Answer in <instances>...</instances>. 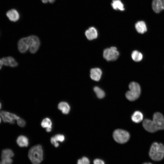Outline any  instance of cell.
Segmentation results:
<instances>
[{
    "mask_svg": "<svg viewBox=\"0 0 164 164\" xmlns=\"http://www.w3.org/2000/svg\"><path fill=\"white\" fill-rule=\"evenodd\" d=\"M90 163L89 159L85 156H83L78 159L77 162V164H90Z\"/></svg>",
    "mask_w": 164,
    "mask_h": 164,
    "instance_id": "obj_24",
    "label": "cell"
},
{
    "mask_svg": "<svg viewBox=\"0 0 164 164\" xmlns=\"http://www.w3.org/2000/svg\"><path fill=\"white\" fill-rule=\"evenodd\" d=\"M40 45L38 37L32 35L20 39L18 43V49L22 53H25L29 50L31 53H34L38 50Z\"/></svg>",
    "mask_w": 164,
    "mask_h": 164,
    "instance_id": "obj_1",
    "label": "cell"
},
{
    "mask_svg": "<svg viewBox=\"0 0 164 164\" xmlns=\"http://www.w3.org/2000/svg\"><path fill=\"white\" fill-rule=\"evenodd\" d=\"M55 0H48V2L50 3H52L54 2Z\"/></svg>",
    "mask_w": 164,
    "mask_h": 164,
    "instance_id": "obj_30",
    "label": "cell"
},
{
    "mask_svg": "<svg viewBox=\"0 0 164 164\" xmlns=\"http://www.w3.org/2000/svg\"><path fill=\"white\" fill-rule=\"evenodd\" d=\"M3 63L1 59H0V70L1 69L3 65Z\"/></svg>",
    "mask_w": 164,
    "mask_h": 164,
    "instance_id": "obj_28",
    "label": "cell"
},
{
    "mask_svg": "<svg viewBox=\"0 0 164 164\" xmlns=\"http://www.w3.org/2000/svg\"><path fill=\"white\" fill-rule=\"evenodd\" d=\"M135 27L137 31L140 34H143L147 31L146 24L143 21L137 22L135 24Z\"/></svg>",
    "mask_w": 164,
    "mask_h": 164,
    "instance_id": "obj_15",
    "label": "cell"
},
{
    "mask_svg": "<svg viewBox=\"0 0 164 164\" xmlns=\"http://www.w3.org/2000/svg\"><path fill=\"white\" fill-rule=\"evenodd\" d=\"M152 7L155 13L160 12L164 9V0H153Z\"/></svg>",
    "mask_w": 164,
    "mask_h": 164,
    "instance_id": "obj_9",
    "label": "cell"
},
{
    "mask_svg": "<svg viewBox=\"0 0 164 164\" xmlns=\"http://www.w3.org/2000/svg\"><path fill=\"white\" fill-rule=\"evenodd\" d=\"M41 125L43 128H46L47 132H50L51 131L52 128V123L50 118H46L43 119L41 122Z\"/></svg>",
    "mask_w": 164,
    "mask_h": 164,
    "instance_id": "obj_18",
    "label": "cell"
},
{
    "mask_svg": "<svg viewBox=\"0 0 164 164\" xmlns=\"http://www.w3.org/2000/svg\"><path fill=\"white\" fill-rule=\"evenodd\" d=\"M129 90L125 94L127 99L131 101L137 100L139 97L141 93V89L139 84L135 82H131L128 86Z\"/></svg>",
    "mask_w": 164,
    "mask_h": 164,
    "instance_id": "obj_5",
    "label": "cell"
},
{
    "mask_svg": "<svg viewBox=\"0 0 164 164\" xmlns=\"http://www.w3.org/2000/svg\"><path fill=\"white\" fill-rule=\"evenodd\" d=\"M16 142L18 145L21 147H26L29 144L28 138L23 135H21L18 137L16 140Z\"/></svg>",
    "mask_w": 164,
    "mask_h": 164,
    "instance_id": "obj_17",
    "label": "cell"
},
{
    "mask_svg": "<svg viewBox=\"0 0 164 164\" xmlns=\"http://www.w3.org/2000/svg\"><path fill=\"white\" fill-rule=\"evenodd\" d=\"M149 155L153 160L158 161L164 157V145L156 142L153 143L150 148Z\"/></svg>",
    "mask_w": 164,
    "mask_h": 164,
    "instance_id": "obj_4",
    "label": "cell"
},
{
    "mask_svg": "<svg viewBox=\"0 0 164 164\" xmlns=\"http://www.w3.org/2000/svg\"><path fill=\"white\" fill-rule=\"evenodd\" d=\"M94 91L98 98L102 99L105 96V93L99 87L97 86L94 87Z\"/></svg>",
    "mask_w": 164,
    "mask_h": 164,
    "instance_id": "obj_23",
    "label": "cell"
},
{
    "mask_svg": "<svg viewBox=\"0 0 164 164\" xmlns=\"http://www.w3.org/2000/svg\"><path fill=\"white\" fill-rule=\"evenodd\" d=\"M111 5L112 8L115 10L123 11L125 9L124 5L121 0H113Z\"/></svg>",
    "mask_w": 164,
    "mask_h": 164,
    "instance_id": "obj_20",
    "label": "cell"
},
{
    "mask_svg": "<svg viewBox=\"0 0 164 164\" xmlns=\"http://www.w3.org/2000/svg\"><path fill=\"white\" fill-rule=\"evenodd\" d=\"M13 162L11 158L2 159L0 162V164H12Z\"/></svg>",
    "mask_w": 164,
    "mask_h": 164,
    "instance_id": "obj_25",
    "label": "cell"
},
{
    "mask_svg": "<svg viewBox=\"0 0 164 164\" xmlns=\"http://www.w3.org/2000/svg\"><path fill=\"white\" fill-rule=\"evenodd\" d=\"M0 115L4 122L12 124H14L15 121L20 118L15 114L4 111L0 112Z\"/></svg>",
    "mask_w": 164,
    "mask_h": 164,
    "instance_id": "obj_8",
    "label": "cell"
},
{
    "mask_svg": "<svg viewBox=\"0 0 164 164\" xmlns=\"http://www.w3.org/2000/svg\"><path fill=\"white\" fill-rule=\"evenodd\" d=\"M113 137L114 140L117 142L124 144L128 141L130 135L129 133L125 130L117 129L114 132Z\"/></svg>",
    "mask_w": 164,
    "mask_h": 164,
    "instance_id": "obj_6",
    "label": "cell"
},
{
    "mask_svg": "<svg viewBox=\"0 0 164 164\" xmlns=\"http://www.w3.org/2000/svg\"><path fill=\"white\" fill-rule=\"evenodd\" d=\"M41 1L44 3H46L48 2V0H41Z\"/></svg>",
    "mask_w": 164,
    "mask_h": 164,
    "instance_id": "obj_29",
    "label": "cell"
},
{
    "mask_svg": "<svg viewBox=\"0 0 164 164\" xmlns=\"http://www.w3.org/2000/svg\"><path fill=\"white\" fill-rule=\"evenodd\" d=\"M102 71L101 70L98 68H92L90 70V77L95 81H99L101 77Z\"/></svg>",
    "mask_w": 164,
    "mask_h": 164,
    "instance_id": "obj_11",
    "label": "cell"
},
{
    "mask_svg": "<svg viewBox=\"0 0 164 164\" xmlns=\"http://www.w3.org/2000/svg\"><path fill=\"white\" fill-rule=\"evenodd\" d=\"M1 108H2V104L1 102H0V109H1Z\"/></svg>",
    "mask_w": 164,
    "mask_h": 164,
    "instance_id": "obj_32",
    "label": "cell"
},
{
    "mask_svg": "<svg viewBox=\"0 0 164 164\" xmlns=\"http://www.w3.org/2000/svg\"><path fill=\"white\" fill-rule=\"evenodd\" d=\"M58 108L64 114H68L70 111V106L68 103L65 101H61L59 103Z\"/></svg>",
    "mask_w": 164,
    "mask_h": 164,
    "instance_id": "obj_16",
    "label": "cell"
},
{
    "mask_svg": "<svg viewBox=\"0 0 164 164\" xmlns=\"http://www.w3.org/2000/svg\"><path fill=\"white\" fill-rule=\"evenodd\" d=\"M142 125L146 131L151 133L163 130L164 129V117L159 112H155L153 114L152 120L145 119L143 121Z\"/></svg>",
    "mask_w": 164,
    "mask_h": 164,
    "instance_id": "obj_2",
    "label": "cell"
},
{
    "mask_svg": "<svg viewBox=\"0 0 164 164\" xmlns=\"http://www.w3.org/2000/svg\"><path fill=\"white\" fill-rule=\"evenodd\" d=\"M6 15L11 21L14 22L18 21L20 17L18 12L14 9L8 11L6 13Z\"/></svg>",
    "mask_w": 164,
    "mask_h": 164,
    "instance_id": "obj_12",
    "label": "cell"
},
{
    "mask_svg": "<svg viewBox=\"0 0 164 164\" xmlns=\"http://www.w3.org/2000/svg\"><path fill=\"white\" fill-rule=\"evenodd\" d=\"M3 64L6 66L15 67L18 65V63L12 57L9 56L4 57L2 58Z\"/></svg>",
    "mask_w": 164,
    "mask_h": 164,
    "instance_id": "obj_14",
    "label": "cell"
},
{
    "mask_svg": "<svg viewBox=\"0 0 164 164\" xmlns=\"http://www.w3.org/2000/svg\"><path fill=\"white\" fill-rule=\"evenodd\" d=\"M65 140V136L62 134H58L50 138V142L51 144L55 147L59 146V144L58 142H63Z\"/></svg>",
    "mask_w": 164,
    "mask_h": 164,
    "instance_id": "obj_13",
    "label": "cell"
},
{
    "mask_svg": "<svg viewBox=\"0 0 164 164\" xmlns=\"http://www.w3.org/2000/svg\"><path fill=\"white\" fill-rule=\"evenodd\" d=\"M1 122V118L0 117V123Z\"/></svg>",
    "mask_w": 164,
    "mask_h": 164,
    "instance_id": "obj_33",
    "label": "cell"
},
{
    "mask_svg": "<svg viewBox=\"0 0 164 164\" xmlns=\"http://www.w3.org/2000/svg\"><path fill=\"white\" fill-rule=\"evenodd\" d=\"M14 156L13 151L11 149H6L3 150L1 153L2 159L11 158Z\"/></svg>",
    "mask_w": 164,
    "mask_h": 164,
    "instance_id": "obj_21",
    "label": "cell"
},
{
    "mask_svg": "<svg viewBox=\"0 0 164 164\" xmlns=\"http://www.w3.org/2000/svg\"><path fill=\"white\" fill-rule=\"evenodd\" d=\"M131 57L134 61L138 62L142 60L143 58V55L140 52L135 50L132 52Z\"/></svg>",
    "mask_w": 164,
    "mask_h": 164,
    "instance_id": "obj_22",
    "label": "cell"
},
{
    "mask_svg": "<svg viewBox=\"0 0 164 164\" xmlns=\"http://www.w3.org/2000/svg\"><path fill=\"white\" fill-rule=\"evenodd\" d=\"M85 35L87 39L92 40L97 37L98 32L95 28L91 27L86 31Z\"/></svg>",
    "mask_w": 164,
    "mask_h": 164,
    "instance_id": "obj_10",
    "label": "cell"
},
{
    "mask_svg": "<svg viewBox=\"0 0 164 164\" xmlns=\"http://www.w3.org/2000/svg\"><path fill=\"white\" fill-rule=\"evenodd\" d=\"M28 157L33 164H39L43 159V150L39 144L35 145L29 149Z\"/></svg>",
    "mask_w": 164,
    "mask_h": 164,
    "instance_id": "obj_3",
    "label": "cell"
},
{
    "mask_svg": "<svg viewBox=\"0 0 164 164\" xmlns=\"http://www.w3.org/2000/svg\"><path fill=\"white\" fill-rule=\"evenodd\" d=\"M119 53L117 48L114 46L105 49L103 51L104 58L108 61L116 60L118 57Z\"/></svg>",
    "mask_w": 164,
    "mask_h": 164,
    "instance_id": "obj_7",
    "label": "cell"
},
{
    "mask_svg": "<svg viewBox=\"0 0 164 164\" xmlns=\"http://www.w3.org/2000/svg\"><path fill=\"white\" fill-rule=\"evenodd\" d=\"M143 164H152L150 162H145V163H143Z\"/></svg>",
    "mask_w": 164,
    "mask_h": 164,
    "instance_id": "obj_31",
    "label": "cell"
},
{
    "mask_svg": "<svg viewBox=\"0 0 164 164\" xmlns=\"http://www.w3.org/2000/svg\"><path fill=\"white\" fill-rule=\"evenodd\" d=\"M143 118L142 113L138 111H135L131 116L132 121L135 123H138L142 121Z\"/></svg>",
    "mask_w": 164,
    "mask_h": 164,
    "instance_id": "obj_19",
    "label": "cell"
},
{
    "mask_svg": "<svg viewBox=\"0 0 164 164\" xmlns=\"http://www.w3.org/2000/svg\"><path fill=\"white\" fill-rule=\"evenodd\" d=\"M17 122L18 125L22 127H24L26 124L25 121L20 118L17 120Z\"/></svg>",
    "mask_w": 164,
    "mask_h": 164,
    "instance_id": "obj_26",
    "label": "cell"
},
{
    "mask_svg": "<svg viewBox=\"0 0 164 164\" xmlns=\"http://www.w3.org/2000/svg\"><path fill=\"white\" fill-rule=\"evenodd\" d=\"M94 164H105L104 161L100 159H96L93 161Z\"/></svg>",
    "mask_w": 164,
    "mask_h": 164,
    "instance_id": "obj_27",
    "label": "cell"
}]
</instances>
